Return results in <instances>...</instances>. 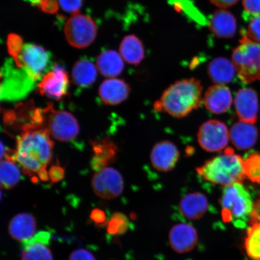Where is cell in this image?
<instances>
[{
	"mask_svg": "<svg viewBox=\"0 0 260 260\" xmlns=\"http://www.w3.org/2000/svg\"><path fill=\"white\" fill-rule=\"evenodd\" d=\"M54 142L47 130L25 125L16 141L14 158L34 183L50 180L48 165L53 157Z\"/></svg>",
	"mask_w": 260,
	"mask_h": 260,
	"instance_id": "cell-1",
	"label": "cell"
},
{
	"mask_svg": "<svg viewBox=\"0 0 260 260\" xmlns=\"http://www.w3.org/2000/svg\"><path fill=\"white\" fill-rule=\"evenodd\" d=\"M203 86L194 78L175 81L156 101V111L164 112L177 118H184L201 106Z\"/></svg>",
	"mask_w": 260,
	"mask_h": 260,
	"instance_id": "cell-2",
	"label": "cell"
},
{
	"mask_svg": "<svg viewBox=\"0 0 260 260\" xmlns=\"http://www.w3.org/2000/svg\"><path fill=\"white\" fill-rule=\"evenodd\" d=\"M197 171L204 180L224 187L242 183L246 178L243 159L230 148L205 162L197 168Z\"/></svg>",
	"mask_w": 260,
	"mask_h": 260,
	"instance_id": "cell-3",
	"label": "cell"
},
{
	"mask_svg": "<svg viewBox=\"0 0 260 260\" xmlns=\"http://www.w3.org/2000/svg\"><path fill=\"white\" fill-rule=\"evenodd\" d=\"M29 125L47 130L52 137L61 142L72 141L80 132L76 117L65 110L55 109L51 103L44 109L36 110Z\"/></svg>",
	"mask_w": 260,
	"mask_h": 260,
	"instance_id": "cell-4",
	"label": "cell"
},
{
	"mask_svg": "<svg viewBox=\"0 0 260 260\" xmlns=\"http://www.w3.org/2000/svg\"><path fill=\"white\" fill-rule=\"evenodd\" d=\"M220 203L223 222H232L239 229H244L249 223L254 204L242 183L224 187Z\"/></svg>",
	"mask_w": 260,
	"mask_h": 260,
	"instance_id": "cell-5",
	"label": "cell"
},
{
	"mask_svg": "<svg viewBox=\"0 0 260 260\" xmlns=\"http://www.w3.org/2000/svg\"><path fill=\"white\" fill-rule=\"evenodd\" d=\"M233 63L243 82L251 83L260 81V44L245 35L240 44L234 49Z\"/></svg>",
	"mask_w": 260,
	"mask_h": 260,
	"instance_id": "cell-6",
	"label": "cell"
},
{
	"mask_svg": "<svg viewBox=\"0 0 260 260\" xmlns=\"http://www.w3.org/2000/svg\"><path fill=\"white\" fill-rule=\"evenodd\" d=\"M64 32L71 46L84 48L89 46L95 40L97 27L89 16L77 13L68 19L64 25Z\"/></svg>",
	"mask_w": 260,
	"mask_h": 260,
	"instance_id": "cell-7",
	"label": "cell"
},
{
	"mask_svg": "<svg viewBox=\"0 0 260 260\" xmlns=\"http://www.w3.org/2000/svg\"><path fill=\"white\" fill-rule=\"evenodd\" d=\"M230 132L225 123L219 120H209L200 126L198 142L201 148L209 152L223 150L229 144Z\"/></svg>",
	"mask_w": 260,
	"mask_h": 260,
	"instance_id": "cell-8",
	"label": "cell"
},
{
	"mask_svg": "<svg viewBox=\"0 0 260 260\" xmlns=\"http://www.w3.org/2000/svg\"><path fill=\"white\" fill-rule=\"evenodd\" d=\"M51 54L40 45L27 44L19 59L18 68L24 72L31 81H37L50 62Z\"/></svg>",
	"mask_w": 260,
	"mask_h": 260,
	"instance_id": "cell-9",
	"label": "cell"
},
{
	"mask_svg": "<svg viewBox=\"0 0 260 260\" xmlns=\"http://www.w3.org/2000/svg\"><path fill=\"white\" fill-rule=\"evenodd\" d=\"M123 180L118 171L107 167L93 175L92 190L96 196L105 200H112L118 197L123 190Z\"/></svg>",
	"mask_w": 260,
	"mask_h": 260,
	"instance_id": "cell-10",
	"label": "cell"
},
{
	"mask_svg": "<svg viewBox=\"0 0 260 260\" xmlns=\"http://www.w3.org/2000/svg\"><path fill=\"white\" fill-rule=\"evenodd\" d=\"M70 87L69 77L64 68L55 64L50 72L44 75L38 86L42 96L55 100H61L68 95Z\"/></svg>",
	"mask_w": 260,
	"mask_h": 260,
	"instance_id": "cell-11",
	"label": "cell"
},
{
	"mask_svg": "<svg viewBox=\"0 0 260 260\" xmlns=\"http://www.w3.org/2000/svg\"><path fill=\"white\" fill-rule=\"evenodd\" d=\"M180 157V152L173 142L162 141L152 148L150 158L152 167L160 172L170 171L175 168Z\"/></svg>",
	"mask_w": 260,
	"mask_h": 260,
	"instance_id": "cell-12",
	"label": "cell"
},
{
	"mask_svg": "<svg viewBox=\"0 0 260 260\" xmlns=\"http://www.w3.org/2000/svg\"><path fill=\"white\" fill-rule=\"evenodd\" d=\"M235 106L240 121L254 124L258 111V95L254 90L240 89L235 97Z\"/></svg>",
	"mask_w": 260,
	"mask_h": 260,
	"instance_id": "cell-13",
	"label": "cell"
},
{
	"mask_svg": "<svg viewBox=\"0 0 260 260\" xmlns=\"http://www.w3.org/2000/svg\"><path fill=\"white\" fill-rule=\"evenodd\" d=\"M196 229L189 224L179 223L172 228L169 235V242L172 249L179 253L190 252L197 245Z\"/></svg>",
	"mask_w": 260,
	"mask_h": 260,
	"instance_id": "cell-14",
	"label": "cell"
},
{
	"mask_svg": "<svg viewBox=\"0 0 260 260\" xmlns=\"http://www.w3.org/2000/svg\"><path fill=\"white\" fill-rule=\"evenodd\" d=\"M93 155L91 160V167L94 171H99L109 167L115 162L118 155V146L109 138L90 142Z\"/></svg>",
	"mask_w": 260,
	"mask_h": 260,
	"instance_id": "cell-15",
	"label": "cell"
},
{
	"mask_svg": "<svg viewBox=\"0 0 260 260\" xmlns=\"http://www.w3.org/2000/svg\"><path fill=\"white\" fill-rule=\"evenodd\" d=\"M130 91L131 89L124 80L110 78L101 84L99 93L106 105L116 106L128 99Z\"/></svg>",
	"mask_w": 260,
	"mask_h": 260,
	"instance_id": "cell-16",
	"label": "cell"
},
{
	"mask_svg": "<svg viewBox=\"0 0 260 260\" xmlns=\"http://www.w3.org/2000/svg\"><path fill=\"white\" fill-rule=\"evenodd\" d=\"M233 102L232 92L229 87L216 84L209 87L205 93L204 103L206 109L214 114L228 111Z\"/></svg>",
	"mask_w": 260,
	"mask_h": 260,
	"instance_id": "cell-17",
	"label": "cell"
},
{
	"mask_svg": "<svg viewBox=\"0 0 260 260\" xmlns=\"http://www.w3.org/2000/svg\"><path fill=\"white\" fill-rule=\"evenodd\" d=\"M210 30L219 38H232L237 30L235 16L229 11L219 9L214 12L209 23Z\"/></svg>",
	"mask_w": 260,
	"mask_h": 260,
	"instance_id": "cell-18",
	"label": "cell"
},
{
	"mask_svg": "<svg viewBox=\"0 0 260 260\" xmlns=\"http://www.w3.org/2000/svg\"><path fill=\"white\" fill-rule=\"evenodd\" d=\"M258 135L257 128L254 125L242 121L235 123L230 131L231 141L240 150H246L254 146Z\"/></svg>",
	"mask_w": 260,
	"mask_h": 260,
	"instance_id": "cell-19",
	"label": "cell"
},
{
	"mask_svg": "<svg viewBox=\"0 0 260 260\" xmlns=\"http://www.w3.org/2000/svg\"><path fill=\"white\" fill-rule=\"evenodd\" d=\"M179 207L186 218L198 220L207 212L209 202L206 195L200 192L191 193L182 198Z\"/></svg>",
	"mask_w": 260,
	"mask_h": 260,
	"instance_id": "cell-20",
	"label": "cell"
},
{
	"mask_svg": "<svg viewBox=\"0 0 260 260\" xmlns=\"http://www.w3.org/2000/svg\"><path fill=\"white\" fill-rule=\"evenodd\" d=\"M37 229V220L30 214L21 213L10 222L9 232L13 239L25 242L31 238Z\"/></svg>",
	"mask_w": 260,
	"mask_h": 260,
	"instance_id": "cell-21",
	"label": "cell"
},
{
	"mask_svg": "<svg viewBox=\"0 0 260 260\" xmlns=\"http://www.w3.org/2000/svg\"><path fill=\"white\" fill-rule=\"evenodd\" d=\"M236 68L232 61L224 57L214 58L207 68V73L212 82L223 84L232 82L236 74Z\"/></svg>",
	"mask_w": 260,
	"mask_h": 260,
	"instance_id": "cell-22",
	"label": "cell"
},
{
	"mask_svg": "<svg viewBox=\"0 0 260 260\" xmlns=\"http://www.w3.org/2000/svg\"><path fill=\"white\" fill-rule=\"evenodd\" d=\"M123 58L114 50H107L97 58L96 67L100 73L106 77L118 76L124 68Z\"/></svg>",
	"mask_w": 260,
	"mask_h": 260,
	"instance_id": "cell-23",
	"label": "cell"
},
{
	"mask_svg": "<svg viewBox=\"0 0 260 260\" xmlns=\"http://www.w3.org/2000/svg\"><path fill=\"white\" fill-rule=\"evenodd\" d=\"M119 51L123 59L131 64H139L145 58L144 44L135 35L126 36L123 38Z\"/></svg>",
	"mask_w": 260,
	"mask_h": 260,
	"instance_id": "cell-24",
	"label": "cell"
},
{
	"mask_svg": "<svg viewBox=\"0 0 260 260\" xmlns=\"http://www.w3.org/2000/svg\"><path fill=\"white\" fill-rule=\"evenodd\" d=\"M0 162V183L6 190L11 189L20 181L21 174L14 155L6 153Z\"/></svg>",
	"mask_w": 260,
	"mask_h": 260,
	"instance_id": "cell-25",
	"label": "cell"
},
{
	"mask_svg": "<svg viewBox=\"0 0 260 260\" xmlns=\"http://www.w3.org/2000/svg\"><path fill=\"white\" fill-rule=\"evenodd\" d=\"M97 67L92 61L83 58L77 61L72 71L73 82L77 86L86 87L92 85L96 80Z\"/></svg>",
	"mask_w": 260,
	"mask_h": 260,
	"instance_id": "cell-26",
	"label": "cell"
},
{
	"mask_svg": "<svg viewBox=\"0 0 260 260\" xmlns=\"http://www.w3.org/2000/svg\"><path fill=\"white\" fill-rule=\"evenodd\" d=\"M249 223L244 246L250 259L260 260V220Z\"/></svg>",
	"mask_w": 260,
	"mask_h": 260,
	"instance_id": "cell-27",
	"label": "cell"
},
{
	"mask_svg": "<svg viewBox=\"0 0 260 260\" xmlns=\"http://www.w3.org/2000/svg\"><path fill=\"white\" fill-rule=\"evenodd\" d=\"M22 260H53L50 249L42 243H34L25 248Z\"/></svg>",
	"mask_w": 260,
	"mask_h": 260,
	"instance_id": "cell-28",
	"label": "cell"
},
{
	"mask_svg": "<svg viewBox=\"0 0 260 260\" xmlns=\"http://www.w3.org/2000/svg\"><path fill=\"white\" fill-rule=\"evenodd\" d=\"M244 170L246 178L253 183L260 184V153L249 154L244 160Z\"/></svg>",
	"mask_w": 260,
	"mask_h": 260,
	"instance_id": "cell-29",
	"label": "cell"
},
{
	"mask_svg": "<svg viewBox=\"0 0 260 260\" xmlns=\"http://www.w3.org/2000/svg\"><path fill=\"white\" fill-rule=\"evenodd\" d=\"M170 3L177 11L184 12L194 21L203 24L206 21L204 16L188 0H170Z\"/></svg>",
	"mask_w": 260,
	"mask_h": 260,
	"instance_id": "cell-30",
	"label": "cell"
},
{
	"mask_svg": "<svg viewBox=\"0 0 260 260\" xmlns=\"http://www.w3.org/2000/svg\"><path fill=\"white\" fill-rule=\"evenodd\" d=\"M128 226V220L124 214L115 213L107 223V230L110 235H120L124 234L127 231Z\"/></svg>",
	"mask_w": 260,
	"mask_h": 260,
	"instance_id": "cell-31",
	"label": "cell"
},
{
	"mask_svg": "<svg viewBox=\"0 0 260 260\" xmlns=\"http://www.w3.org/2000/svg\"><path fill=\"white\" fill-rule=\"evenodd\" d=\"M23 41L20 36L14 34H9L7 40L8 53L14 58L16 67H18L19 59L24 47Z\"/></svg>",
	"mask_w": 260,
	"mask_h": 260,
	"instance_id": "cell-32",
	"label": "cell"
},
{
	"mask_svg": "<svg viewBox=\"0 0 260 260\" xmlns=\"http://www.w3.org/2000/svg\"><path fill=\"white\" fill-rule=\"evenodd\" d=\"M247 36L252 41L260 44V15L254 16L250 21Z\"/></svg>",
	"mask_w": 260,
	"mask_h": 260,
	"instance_id": "cell-33",
	"label": "cell"
},
{
	"mask_svg": "<svg viewBox=\"0 0 260 260\" xmlns=\"http://www.w3.org/2000/svg\"><path fill=\"white\" fill-rule=\"evenodd\" d=\"M63 11L71 14L79 13L82 6V0H58Z\"/></svg>",
	"mask_w": 260,
	"mask_h": 260,
	"instance_id": "cell-34",
	"label": "cell"
},
{
	"mask_svg": "<svg viewBox=\"0 0 260 260\" xmlns=\"http://www.w3.org/2000/svg\"><path fill=\"white\" fill-rule=\"evenodd\" d=\"M58 0H41L38 6L42 12L53 14L58 11Z\"/></svg>",
	"mask_w": 260,
	"mask_h": 260,
	"instance_id": "cell-35",
	"label": "cell"
},
{
	"mask_svg": "<svg viewBox=\"0 0 260 260\" xmlns=\"http://www.w3.org/2000/svg\"><path fill=\"white\" fill-rule=\"evenodd\" d=\"M50 233L42 232L38 233L34 237H32L31 239L26 240V241L24 242L23 245L25 248L26 247L34 243H42L45 244V245H48L49 242H50Z\"/></svg>",
	"mask_w": 260,
	"mask_h": 260,
	"instance_id": "cell-36",
	"label": "cell"
},
{
	"mask_svg": "<svg viewBox=\"0 0 260 260\" xmlns=\"http://www.w3.org/2000/svg\"><path fill=\"white\" fill-rule=\"evenodd\" d=\"M244 9L249 15H260V0H242Z\"/></svg>",
	"mask_w": 260,
	"mask_h": 260,
	"instance_id": "cell-37",
	"label": "cell"
},
{
	"mask_svg": "<svg viewBox=\"0 0 260 260\" xmlns=\"http://www.w3.org/2000/svg\"><path fill=\"white\" fill-rule=\"evenodd\" d=\"M64 171L59 165L53 166L48 171L49 178L51 183H56L64 178Z\"/></svg>",
	"mask_w": 260,
	"mask_h": 260,
	"instance_id": "cell-38",
	"label": "cell"
},
{
	"mask_svg": "<svg viewBox=\"0 0 260 260\" xmlns=\"http://www.w3.org/2000/svg\"><path fill=\"white\" fill-rule=\"evenodd\" d=\"M70 260H96V259L92 253L86 249H80L71 253Z\"/></svg>",
	"mask_w": 260,
	"mask_h": 260,
	"instance_id": "cell-39",
	"label": "cell"
},
{
	"mask_svg": "<svg viewBox=\"0 0 260 260\" xmlns=\"http://www.w3.org/2000/svg\"><path fill=\"white\" fill-rule=\"evenodd\" d=\"M90 217L96 225H105L106 222V215L105 211L99 209H93L91 211Z\"/></svg>",
	"mask_w": 260,
	"mask_h": 260,
	"instance_id": "cell-40",
	"label": "cell"
},
{
	"mask_svg": "<svg viewBox=\"0 0 260 260\" xmlns=\"http://www.w3.org/2000/svg\"><path fill=\"white\" fill-rule=\"evenodd\" d=\"M211 3L220 8H228L235 5L239 0H210Z\"/></svg>",
	"mask_w": 260,
	"mask_h": 260,
	"instance_id": "cell-41",
	"label": "cell"
},
{
	"mask_svg": "<svg viewBox=\"0 0 260 260\" xmlns=\"http://www.w3.org/2000/svg\"><path fill=\"white\" fill-rule=\"evenodd\" d=\"M258 220H260V195L258 199L256 201L254 206H253L252 213L251 217H250L249 223Z\"/></svg>",
	"mask_w": 260,
	"mask_h": 260,
	"instance_id": "cell-42",
	"label": "cell"
},
{
	"mask_svg": "<svg viewBox=\"0 0 260 260\" xmlns=\"http://www.w3.org/2000/svg\"><path fill=\"white\" fill-rule=\"evenodd\" d=\"M26 1L30 2L32 5H38L41 0H26Z\"/></svg>",
	"mask_w": 260,
	"mask_h": 260,
	"instance_id": "cell-43",
	"label": "cell"
}]
</instances>
